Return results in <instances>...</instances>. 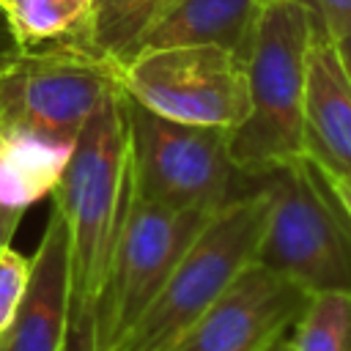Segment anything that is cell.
Returning a JSON list of instances; mask_svg holds the SVG:
<instances>
[{"mask_svg": "<svg viewBox=\"0 0 351 351\" xmlns=\"http://www.w3.org/2000/svg\"><path fill=\"white\" fill-rule=\"evenodd\" d=\"M69 241V351H93V324L132 197L126 93L118 88L82 126L71 162L52 189Z\"/></svg>", "mask_w": 351, "mask_h": 351, "instance_id": "6da1fadb", "label": "cell"}, {"mask_svg": "<svg viewBox=\"0 0 351 351\" xmlns=\"http://www.w3.org/2000/svg\"><path fill=\"white\" fill-rule=\"evenodd\" d=\"M313 38L315 22L302 3L263 5L244 60L250 107L230 132V162L247 178H266L304 159V80Z\"/></svg>", "mask_w": 351, "mask_h": 351, "instance_id": "7a4b0ae2", "label": "cell"}, {"mask_svg": "<svg viewBox=\"0 0 351 351\" xmlns=\"http://www.w3.org/2000/svg\"><path fill=\"white\" fill-rule=\"evenodd\" d=\"M269 206L271 197L263 181L228 200L186 247L151 307L115 351H173L186 329L255 263Z\"/></svg>", "mask_w": 351, "mask_h": 351, "instance_id": "3957f363", "label": "cell"}, {"mask_svg": "<svg viewBox=\"0 0 351 351\" xmlns=\"http://www.w3.org/2000/svg\"><path fill=\"white\" fill-rule=\"evenodd\" d=\"M261 181L271 206L255 261L310 296L351 293V225L318 170L296 159Z\"/></svg>", "mask_w": 351, "mask_h": 351, "instance_id": "277c9868", "label": "cell"}, {"mask_svg": "<svg viewBox=\"0 0 351 351\" xmlns=\"http://www.w3.org/2000/svg\"><path fill=\"white\" fill-rule=\"evenodd\" d=\"M132 192L173 211H219L236 192L230 132L154 115L126 96Z\"/></svg>", "mask_w": 351, "mask_h": 351, "instance_id": "5b68a950", "label": "cell"}, {"mask_svg": "<svg viewBox=\"0 0 351 351\" xmlns=\"http://www.w3.org/2000/svg\"><path fill=\"white\" fill-rule=\"evenodd\" d=\"M118 85V63L77 44L22 49L0 77V134L27 132L77 143Z\"/></svg>", "mask_w": 351, "mask_h": 351, "instance_id": "8992f818", "label": "cell"}, {"mask_svg": "<svg viewBox=\"0 0 351 351\" xmlns=\"http://www.w3.org/2000/svg\"><path fill=\"white\" fill-rule=\"evenodd\" d=\"M217 211H173L132 192L101 288L93 351H115Z\"/></svg>", "mask_w": 351, "mask_h": 351, "instance_id": "52a82bcc", "label": "cell"}, {"mask_svg": "<svg viewBox=\"0 0 351 351\" xmlns=\"http://www.w3.org/2000/svg\"><path fill=\"white\" fill-rule=\"evenodd\" d=\"M121 90L176 123L233 132L250 107L244 60L222 47H159L118 63Z\"/></svg>", "mask_w": 351, "mask_h": 351, "instance_id": "ba28073f", "label": "cell"}, {"mask_svg": "<svg viewBox=\"0 0 351 351\" xmlns=\"http://www.w3.org/2000/svg\"><path fill=\"white\" fill-rule=\"evenodd\" d=\"M307 302L304 288L255 261L186 329L173 351H266L291 332Z\"/></svg>", "mask_w": 351, "mask_h": 351, "instance_id": "9c48e42d", "label": "cell"}, {"mask_svg": "<svg viewBox=\"0 0 351 351\" xmlns=\"http://www.w3.org/2000/svg\"><path fill=\"white\" fill-rule=\"evenodd\" d=\"M71 288L63 214L52 206L41 241L30 258V282L0 351H69Z\"/></svg>", "mask_w": 351, "mask_h": 351, "instance_id": "30bf717a", "label": "cell"}, {"mask_svg": "<svg viewBox=\"0 0 351 351\" xmlns=\"http://www.w3.org/2000/svg\"><path fill=\"white\" fill-rule=\"evenodd\" d=\"M304 159L351 176V82L335 44L315 30L304 80Z\"/></svg>", "mask_w": 351, "mask_h": 351, "instance_id": "8fae6325", "label": "cell"}, {"mask_svg": "<svg viewBox=\"0 0 351 351\" xmlns=\"http://www.w3.org/2000/svg\"><path fill=\"white\" fill-rule=\"evenodd\" d=\"M269 0H178L137 41L134 52L211 44L247 60L258 16Z\"/></svg>", "mask_w": 351, "mask_h": 351, "instance_id": "7c38bea8", "label": "cell"}, {"mask_svg": "<svg viewBox=\"0 0 351 351\" xmlns=\"http://www.w3.org/2000/svg\"><path fill=\"white\" fill-rule=\"evenodd\" d=\"M77 143L11 132L0 134V206L25 211L52 195Z\"/></svg>", "mask_w": 351, "mask_h": 351, "instance_id": "4fadbf2b", "label": "cell"}, {"mask_svg": "<svg viewBox=\"0 0 351 351\" xmlns=\"http://www.w3.org/2000/svg\"><path fill=\"white\" fill-rule=\"evenodd\" d=\"M96 0H16L5 14L19 49L52 44L82 47Z\"/></svg>", "mask_w": 351, "mask_h": 351, "instance_id": "5bb4252c", "label": "cell"}, {"mask_svg": "<svg viewBox=\"0 0 351 351\" xmlns=\"http://www.w3.org/2000/svg\"><path fill=\"white\" fill-rule=\"evenodd\" d=\"M291 351H351V293L310 296L291 326Z\"/></svg>", "mask_w": 351, "mask_h": 351, "instance_id": "9a60e30c", "label": "cell"}, {"mask_svg": "<svg viewBox=\"0 0 351 351\" xmlns=\"http://www.w3.org/2000/svg\"><path fill=\"white\" fill-rule=\"evenodd\" d=\"M30 282V258H25L16 250H5L0 255V337L11 329L22 296Z\"/></svg>", "mask_w": 351, "mask_h": 351, "instance_id": "2e32d148", "label": "cell"}, {"mask_svg": "<svg viewBox=\"0 0 351 351\" xmlns=\"http://www.w3.org/2000/svg\"><path fill=\"white\" fill-rule=\"evenodd\" d=\"M302 3L321 36L329 41L351 33V0H296Z\"/></svg>", "mask_w": 351, "mask_h": 351, "instance_id": "e0dca14e", "label": "cell"}, {"mask_svg": "<svg viewBox=\"0 0 351 351\" xmlns=\"http://www.w3.org/2000/svg\"><path fill=\"white\" fill-rule=\"evenodd\" d=\"M313 165V162H310ZM315 167V165H313ZM318 170V167H315ZM318 176L324 178V184H326V189L332 192V197L337 200V206H340V211L346 214V219H348V225H351V176L348 173H329V170H318Z\"/></svg>", "mask_w": 351, "mask_h": 351, "instance_id": "ac0fdd59", "label": "cell"}, {"mask_svg": "<svg viewBox=\"0 0 351 351\" xmlns=\"http://www.w3.org/2000/svg\"><path fill=\"white\" fill-rule=\"evenodd\" d=\"M19 52H22V49H19L16 38H14L11 27H8V19H5V14L0 11V77L8 71V66L16 60Z\"/></svg>", "mask_w": 351, "mask_h": 351, "instance_id": "d6986e66", "label": "cell"}, {"mask_svg": "<svg viewBox=\"0 0 351 351\" xmlns=\"http://www.w3.org/2000/svg\"><path fill=\"white\" fill-rule=\"evenodd\" d=\"M22 214H25V211L0 206V255L11 247V239H14V233H16L19 222H22Z\"/></svg>", "mask_w": 351, "mask_h": 351, "instance_id": "ffe728a7", "label": "cell"}, {"mask_svg": "<svg viewBox=\"0 0 351 351\" xmlns=\"http://www.w3.org/2000/svg\"><path fill=\"white\" fill-rule=\"evenodd\" d=\"M332 44H335V52H337V58H340V63H343V71H346L348 82H351V33L335 38Z\"/></svg>", "mask_w": 351, "mask_h": 351, "instance_id": "44dd1931", "label": "cell"}, {"mask_svg": "<svg viewBox=\"0 0 351 351\" xmlns=\"http://www.w3.org/2000/svg\"><path fill=\"white\" fill-rule=\"evenodd\" d=\"M266 351H291V332H288V335H282L280 340H274Z\"/></svg>", "mask_w": 351, "mask_h": 351, "instance_id": "7402d4cb", "label": "cell"}, {"mask_svg": "<svg viewBox=\"0 0 351 351\" xmlns=\"http://www.w3.org/2000/svg\"><path fill=\"white\" fill-rule=\"evenodd\" d=\"M14 5H16V0H0V11H3V14H8Z\"/></svg>", "mask_w": 351, "mask_h": 351, "instance_id": "603a6c76", "label": "cell"}]
</instances>
